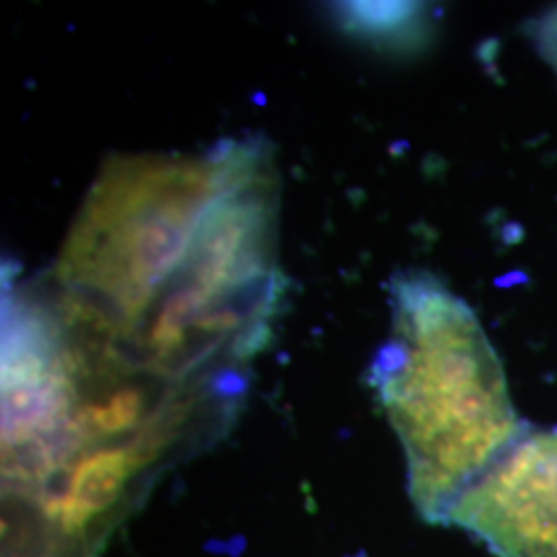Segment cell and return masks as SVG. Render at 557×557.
Listing matches in <instances>:
<instances>
[{"instance_id":"obj_2","label":"cell","mask_w":557,"mask_h":557,"mask_svg":"<svg viewBox=\"0 0 557 557\" xmlns=\"http://www.w3.org/2000/svg\"><path fill=\"white\" fill-rule=\"evenodd\" d=\"M255 145H221L202 158L110 161L62 248L59 275L101 319L131 324L184 267L215 200L255 178Z\"/></svg>"},{"instance_id":"obj_8","label":"cell","mask_w":557,"mask_h":557,"mask_svg":"<svg viewBox=\"0 0 557 557\" xmlns=\"http://www.w3.org/2000/svg\"><path fill=\"white\" fill-rule=\"evenodd\" d=\"M529 36L535 41L539 54L557 73V7L545 11L529 25Z\"/></svg>"},{"instance_id":"obj_1","label":"cell","mask_w":557,"mask_h":557,"mask_svg":"<svg viewBox=\"0 0 557 557\" xmlns=\"http://www.w3.org/2000/svg\"><path fill=\"white\" fill-rule=\"evenodd\" d=\"M393 333L372 382L407 457L409 496L421 517L448 522L529 423L518 418L504 366L475 312L438 278L393 281Z\"/></svg>"},{"instance_id":"obj_4","label":"cell","mask_w":557,"mask_h":557,"mask_svg":"<svg viewBox=\"0 0 557 557\" xmlns=\"http://www.w3.org/2000/svg\"><path fill=\"white\" fill-rule=\"evenodd\" d=\"M448 522L496 557H557V428L531 425L462 494Z\"/></svg>"},{"instance_id":"obj_3","label":"cell","mask_w":557,"mask_h":557,"mask_svg":"<svg viewBox=\"0 0 557 557\" xmlns=\"http://www.w3.org/2000/svg\"><path fill=\"white\" fill-rule=\"evenodd\" d=\"M2 337L4 478L38 483L77 448L71 370L52 322L36 310L11 308Z\"/></svg>"},{"instance_id":"obj_6","label":"cell","mask_w":557,"mask_h":557,"mask_svg":"<svg viewBox=\"0 0 557 557\" xmlns=\"http://www.w3.org/2000/svg\"><path fill=\"white\" fill-rule=\"evenodd\" d=\"M338 17L341 25L359 38L405 44L418 40L423 9L411 2H345L338 4Z\"/></svg>"},{"instance_id":"obj_5","label":"cell","mask_w":557,"mask_h":557,"mask_svg":"<svg viewBox=\"0 0 557 557\" xmlns=\"http://www.w3.org/2000/svg\"><path fill=\"white\" fill-rule=\"evenodd\" d=\"M158 436L137 440L126 446L100 448L81 457L62 492L44 502L46 515L64 533H81L119 502L126 483L153 457Z\"/></svg>"},{"instance_id":"obj_7","label":"cell","mask_w":557,"mask_h":557,"mask_svg":"<svg viewBox=\"0 0 557 557\" xmlns=\"http://www.w3.org/2000/svg\"><path fill=\"white\" fill-rule=\"evenodd\" d=\"M145 409V395L139 388L128 386L112 391L110 395L83 405L71 423L73 438L87 440L114 438L133 430L140 421Z\"/></svg>"}]
</instances>
